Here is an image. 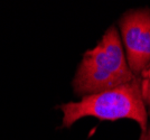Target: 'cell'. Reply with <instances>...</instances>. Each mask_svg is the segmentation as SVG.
I'll list each match as a JSON object with an SVG mask.
<instances>
[{
  "mask_svg": "<svg viewBox=\"0 0 150 140\" xmlns=\"http://www.w3.org/2000/svg\"><path fill=\"white\" fill-rule=\"evenodd\" d=\"M136 77L128 65L119 33L111 26L98 45L83 55L73 89L83 98L128 84Z\"/></svg>",
  "mask_w": 150,
  "mask_h": 140,
  "instance_id": "cell-1",
  "label": "cell"
},
{
  "mask_svg": "<svg viewBox=\"0 0 150 140\" xmlns=\"http://www.w3.org/2000/svg\"><path fill=\"white\" fill-rule=\"evenodd\" d=\"M141 80L138 76L128 84L83 96L79 102L61 104L58 108L63 112L62 128H69L84 117L102 121L130 119L140 126L144 134L148 129V115L141 94Z\"/></svg>",
  "mask_w": 150,
  "mask_h": 140,
  "instance_id": "cell-2",
  "label": "cell"
},
{
  "mask_svg": "<svg viewBox=\"0 0 150 140\" xmlns=\"http://www.w3.org/2000/svg\"><path fill=\"white\" fill-rule=\"evenodd\" d=\"M127 62L136 76L150 64V9L129 10L119 21Z\"/></svg>",
  "mask_w": 150,
  "mask_h": 140,
  "instance_id": "cell-3",
  "label": "cell"
},
{
  "mask_svg": "<svg viewBox=\"0 0 150 140\" xmlns=\"http://www.w3.org/2000/svg\"><path fill=\"white\" fill-rule=\"evenodd\" d=\"M142 78V77H141ZM141 94L142 99L150 112V80L149 78H142L141 80Z\"/></svg>",
  "mask_w": 150,
  "mask_h": 140,
  "instance_id": "cell-4",
  "label": "cell"
},
{
  "mask_svg": "<svg viewBox=\"0 0 150 140\" xmlns=\"http://www.w3.org/2000/svg\"><path fill=\"white\" fill-rule=\"evenodd\" d=\"M141 77L142 78H149L150 80V64L146 67V70L141 73Z\"/></svg>",
  "mask_w": 150,
  "mask_h": 140,
  "instance_id": "cell-5",
  "label": "cell"
},
{
  "mask_svg": "<svg viewBox=\"0 0 150 140\" xmlns=\"http://www.w3.org/2000/svg\"><path fill=\"white\" fill-rule=\"evenodd\" d=\"M139 140H150V127L147 129V131L144 134H140V139Z\"/></svg>",
  "mask_w": 150,
  "mask_h": 140,
  "instance_id": "cell-6",
  "label": "cell"
}]
</instances>
